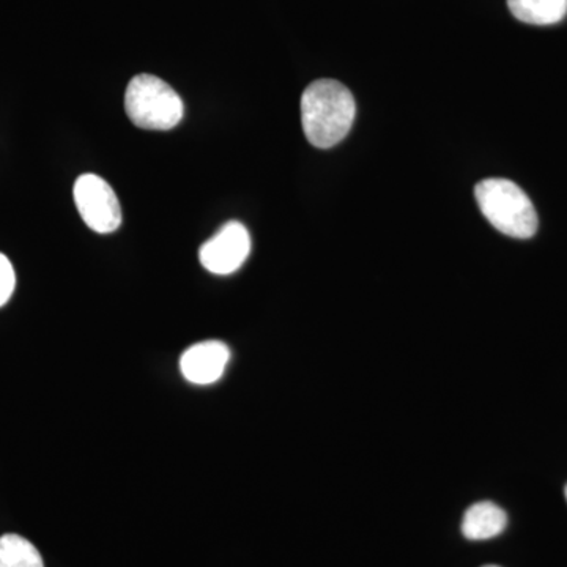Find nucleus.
Listing matches in <instances>:
<instances>
[{
  "label": "nucleus",
  "mask_w": 567,
  "mask_h": 567,
  "mask_svg": "<svg viewBox=\"0 0 567 567\" xmlns=\"http://www.w3.org/2000/svg\"><path fill=\"white\" fill-rule=\"evenodd\" d=\"M518 21L533 25H551L565 20L567 0H507Z\"/></svg>",
  "instance_id": "8"
},
{
  "label": "nucleus",
  "mask_w": 567,
  "mask_h": 567,
  "mask_svg": "<svg viewBox=\"0 0 567 567\" xmlns=\"http://www.w3.org/2000/svg\"><path fill=\"white\" fill-rule=\"evenodd\" d=\"M566 498H567V486H566Z\"/></svg>",
  "instance_id": "12"
},
{
  "label": "nucleus",
  "mask_w": 567,
  "mask_h": 567,
  "mask_svg": "<svg viewBox=\"0 0 567 567\" xmlns=\"http://www.w3.org/2000/svg\"><path fill=\"white\" fill-rule=\"evenodd\" d=\"M14 284H17V278H14L13 265L3 254H0V306L10 300Z\"/></svg>",
  "instance_id": "10"
},
{
  "label": "nucleus",
  "mask_w": 567,
  "mask_h": 567,
  "mask_svg": "<svg viewBox=\"0 0 567 567\" xmlns=\"http://www.w3.org/2000/svg\"><path fill=\"white\" fill-rule=\"evenodd\" d=\"M357 117L352 92L334 80L309 84L301 95V123L308 141L317 148H331L344 140Z\"/></svg>",
  "instance_id": "1"
},
{
  "label": "nucleus",
  "mask_w": 567,
  "mask_h": 567,
  "mask_svg": "<svg viewBox=\"0 0 567 567\" xmlns=\"http://www.w3.org/2000/svg\"><path fill=\"white\" fill-rule=\"evenodd\" d=\"M74 203L82 221L99 234H111L122 224V208L117 194L100 175L82 174L74 183Z\"/></svg>",
  "instance_id": "4"
},
{
  "label": "nucleus",
  "mask_w": 567,
  "mask_h": 567,
  "mask_svg": "<svg viewBox=\"0 0 567 567\" xmlns=\"http://www.w3.org/2000/svg\"><path fill=\"white\" fill-rule=\"evenodd\" d=\"M0 567H44L40 551L18 535L0 537Z\"/></svg>",
  "instance_id": "9"
},
{
  "label": "nucleus",
  "mask_w": 567,
  "mask_h": 567,
  "mask_svg": "<svg viewBox=\"0 0 567 567\" xmlns=\"http://www.w3.org/2000/svg\"><path fill=\"white\" fill-rule=\"evenodd\" d=\"M507 525V516L495 503L481 502L466 509L462 520V535L470 540H486L502 535Z\"/></svg>",
  "instance_id": "7"
},
{
  "label": "nucleus",
  "mask_w": 567,
  "mask_h": 567,
  "mask_svg": "<svg viewBox=\"0 0 567 567\" xmlns=\"http://www.w3.org/2000/svg\"><path fill=\"white\" fill-rule=\"evenodd\" d=\"M125 110L134 125L153 132L175 128L185 112L181 95L153 74H137L130 81Z\"/></svg>",
  "instance_id": "3"
},
{
  "label": "nucleus",
  "mask_w": 567,
  "mask_h": 567,
  "mask_svg": "<svg viewBox=\"0 0 567 567\" xmlns=\"http://www.w3.org/2000/svg\"><path fill=\"white\" fill-rule=\"evenodd\" d=\"M229 347L219 341H205L182 354V374L194 385H210L221 379L229 363Z\"/></svg>",
  "instance_id": "6"
},
{
  "label": "nucleus",
  "mask_w": 567,
  "mask_h": 567,
  "mask_svg": "<svg viewBox=\"0 0 567 567\" xmlns=\"http://www.w3.org/2000/svg\"><path fill=\"white\" fill-rule=\"evenodd\" d=\"M476 203L488 223L513 238H532L537 230L535 205L524 189L506 178H486L475 188Z\"/></svg>",
  "instance_id": "2"
},
{
  "label": "nucleus",
  "mask_w": 567,
  "mask_h": 567,
  "mask_svg": "<svg viewBox=\"0 0 567 567\" xmlns=\"http://www.w3.org/2000/svg\"><path fill=\"white\" fill-rule=\"evenodd\" d=\"M484 567H499V566H492V565H491V566H484Z\"/></svg>",
  "instance_id": "11"
},
{
  "label": "nucleus",
  "mask_w": 567,
  "mask_h": 567,
  "mask_svg": "<svg viewBox=\"0 0 567 567\" xmlns=\"http://www.w3.org/2000/svg\"><path fill=\"white\" fill-rule=\"evenodd\" d=\"M251 252V235L241 223L224 224L219 233L203 245L200 264L213 275H233Z\"/></svg>",
  "instance_id": "5"
}]
</instances>
